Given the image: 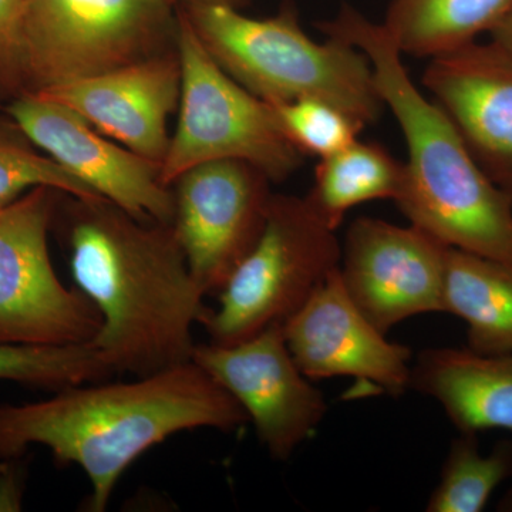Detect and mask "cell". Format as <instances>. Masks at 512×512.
Listing matches in <instances>:
<instances>
[{"mask_svg":"<svg viewBox=\"0 0 512 512\" xmlns=\"http://www.w3.org/2000/svg\"><path fill=\"white\" fill-rule=\"evenodd\" d=\"M282 329L296 365L311 380L355 377L394 397L410 390L412 350L390 342L360 312L346 292L339 268Z\"/></svg>","mask_w":512,"mask_h":512,"instance_id":"13","label":"cell"},{"mask_svg":"<svg viewBox=\"0 0 512 512\" xmlns=\"http://www.w3.org/2000/svg\"><path fill=\"white\" fill-rule=\"evenodd\" d=\"M33 146L9 117L0 119V210L39 187L77 198L100 197L53 158L37 153Z\"/></svg>","mask_w":512,"mask_h":512,"instance_id":"22","label":"cell"},{"mask_svg":"<svg viewBox=\"0 0 512 512\" xmlns=\"http://www.w3.org/2000/svg\"><path fill=\"white\" fill-rule=\"evenodd\" d=\"M6 116L35 144L104 200L141 221L173 224L171 187L160 165L107 140L80 114L37 93L9 100Z\"/></svg>","mask_w":512,"mask_h":512,"instance_id":"12","label":"cell"},{"mask_svg":"<svg viewBox=\"0 0 512 512\" xmlns=\"http://www.w3.org/2000/svg\"><path fill=\"white\" fill-rule=\"evenodd\" d=\"M170 5H178V3H184L185 6L192 5V3H224V5H231L238 8L239 3L242 0H167Z\"/></svg>","mask_w":512,"mask_h":512,"instance_id":"27","label":"cell"},{"mask_svg":"<svg viewBox=\"0 0 512 512\" xmlns=\"http://www.w3.org/2000/svg\"><path fill=\"white\" fill-rule=\"evenodd\" d=\"M272 181L244 160L208 161L171 184L173 229L205 295L220 293L264 231Z\"/></svg>","mask_w":512,"mask_h":512,"instance_id":"9","label":"cell"},{"mask_svg":"<svg viewBox=\"0 0 512 512\" xmlns=\"http://www.w3.org/2000/svg\"><path fill=\"white\" fill-rule=\"evenodd\" d=\"M114 375L92 343L20 345L0 342V380L62 390L97 383Z\"/></svg>","mask_w":512,"mask_h":512,"instance_id":"21","label":"cell"},{"mask_svg":"<svg viewBox=\"0 0 512 512\" xmlns=\"http://www.w3.org/2000/svg\"><path fill=\"white\" fill-rule=\"evenodd\" d=\"M491 42L512 55V3L503 19L491 30Z\"/></svg>","mask_w":512,"mask_h":512,"instance_id":"26","label":"cell"},{"mask_svg":"<svg viewBox=\"0 0 512 512\" xmlns=\"http://www.w3.org/2000/svg\"><path fill=\"white\" fill-rule=\"evenodd\" d=\"M342 244L306 197L274 194L264 231L201 320L211 343L234 345L284 325L339 268Z\"/></svg>","mask_w":512,"mask_h":512,"instance_id":"7","label":"cell"},{"mask_svg":"<svg viewBox=\"0 0 512 512\" xmlns=\"http://www.w3.org/2000/svg\"><path fill=\"white\" fill-rule=\"evenodd\" d=\"M177 53L181 66L178 121L160 167L164 185L195 165L244 160L272 183L301 168L305 156L286 138L271 104L235 82L212 59L187 16L178 15Z\"/></svg>","mask_w":512,"mask_h":512,"instance_id":"6","label":"cell"},{"mask_svg":"<svg viewBox=\"0 0 512 512\" xmlns=\"http://www.w3.org/2000/svg\"><path fill=\"white\" fill-rule=\"evenodd\" d=\"M497 511L512 512V485L505 491L504 497L498 501Z\"/></svg>","mask_w":512,"mask_h":512,"instance_id":"28","label":"cell"},{"mask_svg":"<svg viewBox=\"0 0 512 512\" xmlns=\"http://www.w3.org/2000/svg\"><path fill=\"white\" fill-rule=\"evenodd\" d=\"M23 0H0V97L26 92L20 55L19 22Z\"/></svg>","mask_w":512,"mask_h":512,"instance_id":"24","label":"cell"},{"mask_svg":"<svg viewBox=\"0 0 512 512\" xmlns=\"http://www.w3.org/2000/svg\"><path fill=\"white\" fill-rule=\"evenodd\" d=\"M279 127L303 156L325 158L357 140L362 124L329 101L305 97L271 104Z\"/></svg>","mask_w":512,"mask_h":512,"instance_id":"23","label":"cell"},{"mask_svg":"<svg viewBox=\"0 0 512 512\" xmlns=\"http://www.w3.org/2000/svg\"><path fill=\"white\" fill-rule=\"evenodd\" d=\"M77 384L42 402L0 406V460L30 446L76 464L92 484L87 510H106L120 477L141 454L185 430L234 431L248 421L241 404L197 363L133 382Z\"/></svg>","mask_w":512,"mask_h":512,"instance_id":"2","label":"cell"},{"mask_svg":"<svg viewBox=\"0 0 512 512\" xmlns=\"http://www.w3.org/2000/svg\"><path fill=\"white\" fill-rule=\"evenodd\" d=\"M410 389L436 400L458 433L512 431V353L421 350L413 360Z\"/></svg>","mask_w":512,"mask_h":512,"instance_id":"16","label":"cell"},{"mask_svg":"<svg viewBox=\"0 0 512 512\" xmlns=\"http://www.w3.org/2000/svg\"><path fill=\"white\" fill-rule=\"evenodd\" d=\"M37 94L70 107L104 136L161 167L170 146L168 117L180 104V57L171 50Z\"/></svg>","mask_w":512,"mask_h":512,"instance_id":"15","label":"cell"},{"mask_svg":"<svg viewBox=\"0 0 512 512\" xmlns=\"http://www.w3.org/2000/svg\"><path fill=\"white\" fill-rule=\"evenodd\" d=\"M443 313L466 323V348L480 355H511L512 264L448 249Z\"/></svg>","mask_w":512,"mask_h":512,"instance_id":"17","label":"cell"},{"mask_svg":"<svg viewBox=\"0 0 512 512\" xmlns=\"http://www.w3.org/2000/svg\"><path fill=\"white\" fill-rule=\"evenodd\" d=\"M191 360L241 404L275 460H289L328 412L322 392L296 365L282 325L234 345H195Z\"/></svg>","mask_w":512,"mask_h":512,"instance_id":"10","label":"cell"},{"mask_svg":"<svg viewBox=\"0 0 512 512\" xmlns=\"http://www.w3.org/2000/svg\"><path fill=\"white\" fill-rule=\"evenodd\" d=\"M512 478V441L481 451L476 433H458L451 441L439 484L426 505L429 512H481L491 495Z\"/></svg>","mask_w":512,"mask_h":512,"instance_id":"20","label":"cell"},{"mask_svg":"<svg viewBox=\"0 0 512 512\" xmlns=\"http://www.w3.org/2000/svg\"><path fill=\"white\" fill-rule=\"evenodd\" d=\"M423 86L484 173L512 197V55L493 42L470 43L430 59Z\"/></svg>","mask_w":512,"mask_h":512,"instance_id":"14","label":"cell"},{"mask_svg":"<svg viewBox=\"0 0 512 512\" xmlns=\"http://www.w3.org/2000/svg\"><path fill=\"white\" fill-rule=\"evenodd\" d=\"M167 0H23L25 93L120 69L177 49Z\"/></svg>","mask_w":512,"mask_h":512,"instance_id":"5","label":"cell"},{"mask_svg":"<svg viewBox=\"0 0 512 512\" xmlns=\"http://www.w3.org/2000/svg\"><path fill=\"white\" fill-rule=\"evenodd\" d=\"M318 28L365 53L399 123L407 161L394 202L404 217L447 247L512 264L511 195L484 173L446 111L420 92L383 25L345 5Z\"/></svg>","mask_w":512,"mask_h":512,"instance_id":"3","label":"cell"},{"mask_svg":"<svg viewBox=\"0 0 512 512\" xmlns=\"http://www.w3.org/2000/svg\"><path fill=\"white\" fill-rule=\"evenodd\" d=\"M448 249L429 232L359 217L342 245L339 272L350 299L380 332L443 313Z\"/></svg>","mask_w":512,"mask_h":512,"instance_id":"11","label":"cell"},{"mask_svg":"<svg viewBox=\"0 0 512 512\" xmlns=\"http://www.w3.org/2000/svg\"><path fill=\"white\" fill-rule=\"evenodd\" d=\"M512 0H393L382 23L402 55L433 57L476 42Z\"/></svg>","mask_w":512,"mask_h":512,"instance_id":"18","label":"cell"},{"mask_svg":"<svg viewBox=\"0 0 512 512\" xmlns=\"http://www.w3.org/2000/svg\"><path fill=\"white\" fill-rule=\"evenodd\" d=\"M63 192L39 187L0 210V342L92 343L101 318L79 289L66 288L49 252Z\"/></svg>","mask_w":512,"mask_h":512,"instance_id":"8","label":"cell"},{"mask_svg":"<svg viewBox=\"0 0 512 512\" xmlns=\"http://www.w3.org/2000/svg\"><path fill=\"white\" fill-rule=\"evenodd\" d=\"M22 457L3 458L0 463V511L20 510L26 473Z\"/></svg>","mask_w":512,"mask_h":512,"instance_id":"25","label":"cell"},{"mask_svg":"<svg viewBox=\"0 0 512 512\" xmlns=\"http://www.w3.org/2000/svg\"><path fill=\"white\" fill-rule=\"evenodd\" d=\"M184 15L212 59L265 103L315 97L363 127L382 116L384 103L365 53L329 37L315 42L291 6L255 19L224 3H192Z\"/></svg>","mask_w":512,"mask_h":512,"instance_id":"4","label":"cell"},{"mask_svg":"<svg viewBox=\"0 0 512 512\" xmlns=\"http://www.w3.org/2000/svg\"><path fill=\"white\" fill-rule=\"evenodd\" d=\"M55 224L74 285L101 318L92 345L114 373L153 375L190 362L210 311L173 225L137 220L104 198L62 195Z\"/></svg>","mask_w":512,"mask_h":512,"instance_id":"1","label":"cell"},{"mask_svg":"<svg viewBox=\"0 0 512 512\" xmlns=\"http://www.w3.org/2000/svg\"><path fill=\"white\" fill-rule=\"evenodd\" d=\"M403 181V163L380 144L357 138L338 153L320 158L315 168V183L305 197L319 217L338 231L346 214L357 205L396 201Z\"/></svg>","mask_w":512,"mask_h":512,"instance_id":"19","label":"cell"}]
</instances>
